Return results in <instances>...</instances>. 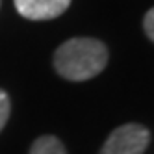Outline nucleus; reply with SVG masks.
I'll list each match as a JSON object with an SVG mask.
<instances>
[{
	"label": "nucleus",
	"mask_w": 154,
	"mask_h": 154,
	"mask_svg": "<svg viewBox=\"0 0 154 154\" xmlns=\"http://www.w3.org/2000/svg\"><path fill=\"white\" fill-rule=\"evenodd\" d=\"M0 4H2V0H0Z\"/></svg>",
	"instance_id": "7"
},
{
	"label": "nucleus",
	"mask_w": 154,
	"mask_h": 154,
	"mask_svg": "<svg viewBox=\"0 0 154 154\" xmlns=\"http://www.w3.org/2000/svg\"><path fill=\"white\" fill-rule=\"evenodd\" d=\"M108 65V48L91 37H74L65 41L54 54L58 74L72 82H84L100 74Z\"/></svg>",
	"instance_id": "1"
},
{
	"label": "nucleus",
	"mask_w": 154,
	"mask_h": 154,
	"mask_svg": "<svg viewBox=\"0 0 154 154\" xmlns=\"http://www.w3.org/2000/svg\"><path fill=\"white\" fill-rule=\"evenodd\" d=\"M30 154H67L61 141L54 136H41L34 141Z\"/></svg>",
	"instance_id": "4"
},
{
	"label": "nucleus",
	"mask_w": 154,
	"mask_h": 154,
	"mask_svg": "<svg viewBox=\"0 0 154 154\" xmlns=\"http://www.w3.org/2000/svg\"><path fill=\"white\" fill-rule=\"evenodd\" d=\"M143 26H145V34L149 35V39L154 41V8L147 11L145 20H143Z\"/></svg>",
	"instance_id": "6"
},
{
	"label": "nucleus",
	"mask_w": 154,
	"mask_h": 154,
	"mask_svg": "<svg viewBox=\"0 0 154 154\" xmlns=\"http://www.w3.org/2000/svg\"><path fill=\"white\" fill-rule=\"evenodd\" d=\"M150 134L145 126L128 123L115 128L104 141L100 154H143L149 147Z\"/></svg>",
	"instance_id": "2"
},
{
	"label": "nucleus",
	"mask_w": 154,
	"mask_h": 154,
	"mask_svg": "<svg viewBox=\"0 0 154 154\" xmlns=\"http://www.w3.org/2000/svg\"><path fill=\"white\" fill-rule=\"evenodd\" d=\"M9 109H11V104H9V97L0 89V130H2L8 123L9 117Z\"/></svg>",
	"instance_id": "5"
},
{
	"label": "nucleus",
	"mask_w": 154,
	"mask_h": 154,
	"mask_svg": "<svg viewBox=\"0 0 154 154\" xmlns=\"http://www.w3.org/2000/svg\"><path fill=\"white\" fill-rule=\"evenodd\" d=\"M19 15L30 20H48L60 17L71 6V0H13Z\"/></svg>",
	"instance_id": "3"
}]
</instances>
